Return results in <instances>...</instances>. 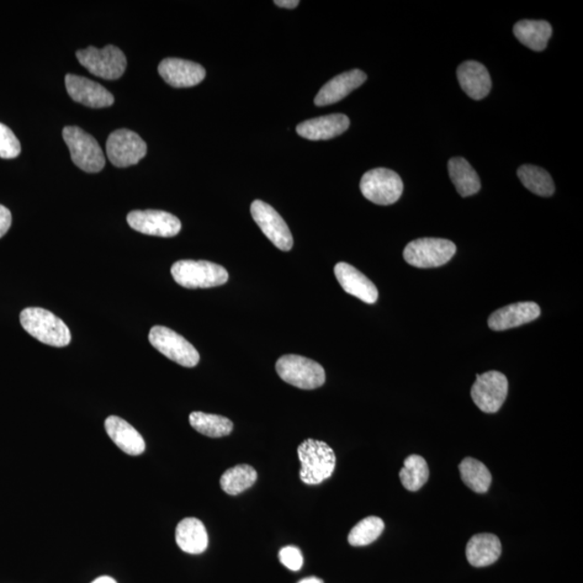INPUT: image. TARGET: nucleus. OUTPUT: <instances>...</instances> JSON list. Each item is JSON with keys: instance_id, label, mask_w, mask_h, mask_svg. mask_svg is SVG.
<instances>
[{"instance_id": "1", "label": "nucleus", "mask_w": 583, "mask_h": 583, "mask_svg": "<svg viewBox=\"0 0 583 583\" xmlns=\"http://www.w3.org/2000/svg\"><path fill=\"white\" fill-rule=\"evenodd\" d=\"M20 322L30 336L49 346L65 347L72 341L70 328L49 310L30 307L21 312Z\"/></svg>"}, {"instance_id": "2", "label": "nucleus", "mask_w": 583, "mask_h": 583, "mask_svg": "<svg viewBox=\"0 0 583 583\" xmlns=\"http://www.w3.org/2000/svg\"><path fill=\"white\" fill-rule=\"evenodd\" d=\"M301 465L300 478L309 485L321 484L330 479L336 466V456L330 445L307 439L298 448Z\"/></svg>"}, {"instance_id": "3", "label": "nucleus", "mask_w": 583, "mask_h": 583, "mask_svg": "<svg viewBox=\"0 0 583 583\" xmlns=\"http://www.w3.org/2000/svg\"><path fill=\"white\" fill-rule=\"evenodd\" d=\"M172 277L178 284L187 289H209L225 284L227 270L208 261H178L171 268Z\"/></svg>"}, {"instance_id": "4", "label": "nucleus", "mask_w": 583, "mask_h": 583, "mask_svg": "<svg viewBox=\"0 0 583 583\" xmlns=\"http://www.w3.org/2000/svg\"><path fill=\"white\" fill-rule=\"evenodd\" d=\"M275 370L281 379L300 389H317L326 381L325 369L321 364L296 354L281 357Z\"/></svg>"}, {"instance_id": "5", "label": "nucleus", "mask_w": 583, "mask_h": 583, "mask_svg": "<svg viewBox=\"0 0 583 583\" xmlns=\"http://www.w3.org/2000/svg\"><path fill=\"white\" fill-rule=\"evenodd\" d=\"M63 139L70 148L74 163L83 171L97 173L105 167V156L97 140L78 126L63 129Z\"/></svg>"}, {"instance_id": "6", "label": "nucleus", "mask_w": 583, "mask_h": 583, "mask_svg": "<svg viewBox=\"0 0 583 583\" xmlns=\"http://www.w3.org/2000/svg\"><path fill=\"white\" fill-rule=\"evenodd\" d=\"M455 253L456 246L452 241L439 238H422L408 243L403 257L411 266L434 268L448 263Z\"/></svg>"}, {"instance_id": "7", "label": "nucleus", "mask_w": 583, "mask_h": 583, "mask_svg": "<svg viewBox=\"0 0 583 583\" xmlns=\"http://www.w3.org/2000/svg\"><path fill=\"white\" fill-rule=\"evenodd\" d=\"M79 63L87 70L108 81H116L124 75L126 68L125 53L115 46H106L103 49L88 47L76 53Z\"/></svg>"}, {"instance_id": "8", "label": "nucleus", "mask_w": 583, "mask_h": 583, "mask_svg": "<svg viewBox=\"0 0 583 583\" xmlns=\"http://www.w3.org/2000/svg\"><path fill=\"white\" fill-rule=\"evenodd\" d=\"M150 343L153 348L173 362L185 368H194L200 361L199 352L192 344L171 328L156 326L152 327Z\"/></svg>"}, {"instance_id": "9", "label": "nucleus", "mask_w": 583, "mask_h": 583, "mask_svg": "<svg viewBox=\"0 0 583 583\" xmlns=\"http://www.w3.org/2000/svg\"><path fill=\"white\" fill-rule=\"evenodd\" d=\"M364 197L375 204L390 205L400 199L403 182L400 175L389 169L378 168L365 173L360 183Z\"/></svg>"}, {"instance_id": "10", "label": "nucleus", "mask_w": 583, "mask_h": 583, "mask_svg": "<svg viewBox=\"0 0 583 583\" xmlns=\"http://www.w3.org/2000/svg\"><path fill=\"white\" fill-rule=\"evenodd\" d=\"M109 161L117 168L135 166L146 156L147 145L135 132L128 129L116 130L106 142Z\"/></svg>"}, {"instance_id": "11", "label": "nucleus", "mask_w": 583, "mask_h": 583, "mask_svg": "<svg viewBox=\"0 0 583 583\" xmlns=\"http://www.w3.org/2000/svg\"><path fill=\"white\" fill-rule=\"evenodd\" d=\"M508 388L506 376L497 370H491L476 376L471 396L482 412L492 414L500 410L508 396Z\"/></svg>"}, {"instance_id": "12", "label": "nucleus", "mask_w": 583, "mask_h": 583, "mask_svg": "<svg viewBox=\"0 0 583 583\" xmlns=\"http://www.w3.org/2000/svg\"><path fill=\"white\" fill-rule=\"evenodd\" d=\"M251 214L264 235L281 251H290L294 241L290 228L272 205L256 200L251 205Z\"/></svg>"}, {"instance_id": "13", "label": "nucleus", "mask_w": 583, "mask_h": 583, "mask_svg": "<svg viewBox=\"0 0 583 583\" xmlns=\"http://www.w3.org/2000/svg\"><path fill=\"white\" fill-rule=\"evenodd\" d=\"M132 230L144 235L171 238L181 231V221L168 212L158 210L132 211L126 216Z\"/></svg>"}, {"instance_id": "14", "label": "nucleus", "mask_w": 583, "mask_h": 583, "mask_svg": "<svg viewBox=\"0 0 583 583\" xmlns=\"http://www.w3.org/2000/svg\"><path fill=\"white\" fill-rule=\"evenodd\" d=\"M65 86L68 94L75 102L86 105L88 108H109L115 102L114 95L109 90L88 78L68 74L65 77Z\"/></svg>"}, {"instance_id": "15", "label": "nucleus", "mask_w": 583, "mask_h": 583, "mask_svg": "<svg viewBox=\"0 0 583 583\" xmlns=\"http://www.w3.org/2000/svg\"><path fill=\"white\" fill-rule=\"evenodd\" d=\"M158 72L164 82L174 88L197 86L205 78V70L203 66L182 58H166L159 65Z\"/></svg>"}, {"instance_id": "16", "label": "nucleus", "mask_w": 583, "mask_h": 583, "mask_svg": "<svg viewBox=\"0 0 583 583\" xmlns=\"http://www.w3.org/2000/svg\"><path fill=\"white\" fill-rule=\"evenodd\" d=\"M334 273L346 293L367 304H374L379 300V291L372 281L352 265L338 263L334 268Z\"/></svg>"}, {"instance_id": "17", "label": "nucleus", "mask_w": 583, "mask_h": 583, "mask_svg": "<svg viewBox=\"0 0 583 583\" xmlns=\"http://www.w3.org/2000/svg\"><path fill=\"white\" fill-rule=\"evenodd\" d=\"M349 125L346 115L333 114L306 120L298 126L296 132L307 140L326 141L343 135L349 128Z\"/></svg>"}, {"instance_id": "18", "label": "nucleus", "mask_w": 583, "mask_h": 583, "mask_svg": "<svg viewBox=\"0 0 583 583\" xmlns=\"http://www.w3.org/2000/svg\"><path fill=\"white\" fill-rule=\"evenodd\" d=\"M540 309L534 301H523L502 307L490 317L489 326L492 331H506L536 320Z\"/></svg>"}, {"instance_id": "19", "label": "nucleus", "mask_w": 583, "mask_h": 583, "mask_svg": "<svg viewBox=\"0 0 583 583\" xmlns=\"http://www.w3.org/2000/svg\"><path fill=\"white\" fill-rule=\"evenodd\" d=\"M367 74L360 70H352L341 74L326 83L317 94L315 104L326 106L339 102L346 98L367 81Z\"/></svg>"}, {"instance_id": "20", "label": "nucleus", "mask_w": 583, "mask_h": 583, "mask_svg": "<svg viewBox=\"0 0 583 583\" xmlns=\"http://www.w3.org/2000/svg\"><path fill=\"white\" fill-rule=\"evenodd\" d=\"M457 78L461 89L471 99L476 100L484 99L491 91L492 79L490 73L479 62H464L458 67Z\"/></svg>"}, {"instance_id": "21", "label": "nucleus", "mask_w": 583, "mask_h": 583, "mask_svg": "<svg viewBox=\"0 0 583 583\" xmlns=\"http://www.w3.org/2000/svg\"><path fill=\"white\" fill-rule=\"evenodd\" d=\"M105 429L109 437L123 452L130 456L144 453L145 441L139 431L128 422L118 416H109L105 421Z\"/></svg>"}, {"instance_id": "22", "label": "nucleus", "mask_w": 583, "mask_h": 583, "mask_svg": "<svg viewBox=\"0 0 583 583\" xmlns=\"http://www.w3.org/2000/svg\"><path fill=\"white\" fill-rule=\"evenodd\" d=\"M501 551V543L496 535L478 534L466 544V556L471 565L486 567L496 563Z\"/></svg>"}, {"instance_id": "23", "label": "nucleus", "mask_w": 583, "mask_h": 583, "mask_svg": "<svg viewBox=\"0 0 583 583\" xmlns=\"http://www.w3.org/2000/svg\"><path fill=\"white\" fill-rule=\"evenodd\" d=\"M175 540L179 549L189 554L203 553L209 544L208 532L204 523L196 518H187L178 523Z\"/></svg>"}, {"instance_id": "24", "label": "nucleus", "mask_w": 583, "mask_h": 583, "mask_svg": "<svg viewBox=\"0 0 583 583\" xmlns=\"http://www.w3.org/2000/svg\"><path fill=\"white\" fill-rule=\"evenodd\" d=\"M514 35L519 42L534 51H544L553 36L547 21L523 20L514 25Z\"/></svg>"}, {"instance_id": "25", "label": "nucleus", "mask_w": 583, "mask_h": 583, "mask_svg": "<svg viewBox=\"0 0 583 583\" xmlns=\"http://www.w3.org/2000/svg\"><path fill=\"white\" fill-rule=\"evenodd\" d=\"M448 173L461 197L479 193L481 181L478 173L464 158L455 157L448 161Z\"/></svg>"}, {"instance_id": "26", "label": "nucleus", "mask_w": 583, "mask_h": 583, "mask_svg": "<svg viewBox=\"0 0 583 583\" xmlns=\"http://www.w3.org/2000/svg\"><path fill=\"white\" fill-rule=\"evenodd\" d=\"M257 480V470L248 465H238L228 469L221 478L222 490L236 496L250 489Z\"/></svg>"}, {"instance_id": "27", "label": "nucleus", "mask_w": 583, "mask_h": 583, "mask_svg": "<svg viewBox=\"0 0 583 583\" xmlns=\"http://www.w3.org/2000/svg\"><path fill=\"white\" fill-rule=\"evenodd\" d=\"M464 483L478 494H484L492 484L491 471L481 461L466 457L459 465Z\"/></svg>"}, {"instance_id": "28", "label": "nucleus", "mask_w": 583, "mask_h": 583, "mask_svg": "<svg viewBox=\"0 0 583 583\" xmlns=\"http://www.w3.org/2000/svg\"><path fill=\"white\" fill-rule=\"evenodd\" d=\"M189 422L196 431L210 438L230 436L233 429V423L228 418L203 412H193Z\"/></svg>"}, {"instance_id": "29", "label": "nucleus", "mask_w": 583, "mask_h": 583, "mask_svg": "<svg viewBox=\"0 0 583 583\" xmlns=\"http://www.w3.org/2000/svg\"><path fill=\"white\" fill-rule=\"evenodd\" d=\"M519 181L532 193L542 197H550L554 194V183L551 175L544 169L525 164L518 170Z\"/></svg>"}, {"instance_id": "30", "label": "nucleus", "mask_w": 583, "mask_h": 583, "mask_svg": "<svg viewBox=\"0 0 583 583\" xmlns=\"http://www.w3.org/2000/svg\"><path fill=\"white\" fill-rule=\"evenodd\" d=\"M400 479L407 491L417 492L427 483L429 468L427 461L420 455H411L405 460Z\"/></svg>"}, {"instance_id": "31", "label": "nucleus", "mask_w": 583, "mask_h": 583, "mask_svg": "<svg viewBox=\"0 0 583 583\" xmlns=\"http://www.w3.org/2000/svg\"><path fill=\"white\" fill-rule=\"evenodd\" d=\"M384 529L385 523L380 518H365L349 533L348 543L352 547H364L378 540Z\"/></svg>"}, {"instance_id": "32", "label": "nucleus", "mask_w": 583, "mask_h": 583, "mask_svg": "<svg viewBox=\"0 0 583 583\" xmlns=\"http://www.w3.org/2000/svg\"><path fill=\"white\" fill-rule=\"evenodd\" d=\"M21 152V144L18 137L7 126L0 124V158H17Z\"/></svg>"}, {"instance_id": "33", "label": "nucleus", "mask_w": 583, "mask_h": 583, "mask_svg": "<svg viewBox=\"0 0 583 583\" xmlns=\"http://www.w3.org/2000/svg\"><path fill=\"white\" fill-rule=\"evenodd\" d=\"M279 560L281 564L290 570L298 571L303 567L304 558L299 548L289 545L280 550Z\"/></svg>"}, {"instance_id": "34", "label": "nucleus", "mask_w": 583, "mask_h": 583, "mask_svg": "<svg viewBox=\"0 0 583 583\" xmlns=\"http://www.w3.org/2000/svg\"><path fill=\"white\" fill-rule=\"evenodd\" d=\"M12 224H13L12 212H10L9 209L6 208V206L0 204V238L6 235V233L10 230V227H12Z\"/></svg>"}, {"instance_id": "35", "label": "nucleus", "mask_w": 583, "mask_h": 583, "mask_svg": "<svg viewBox=\"0 0 583 583\" xmlns=\"http://www.w3.org/2000/svg\"><path fill=\"white\" fill-rule=\"evenodd\" d=\"M274 4L278 7L286 9H294L299 6V0H275Z\"/></svg>"}, {"instance_id": "36", "label": "nucleus", "mask_w": 583, "mask_h": 583, "mask_svg": "<svg viewBox=\"0 0 583 583\" xmlns=\"http://www.w3.org/2000/svg\"><path fill=\"white\" fill-rule=\"evenodd\" d=\"M92 583H117L113 578H110L109 576H102L97 578Z\"/></svg>"}, {"instance_id": "37", "label": "nucleus", "mask_w": 583, "mask_h": 583, "mask_svg": "<svg viewBox=\"0 0 583 583\" xmlns=\"http://www.w3.org/2000/svg\"><path fill=\"white\" fill-rule=\"evenodd\" d=\"M299 583H325L320 578L317 577H309L305 578V579L300 580Z\"/></svg>"}]
</instances>
